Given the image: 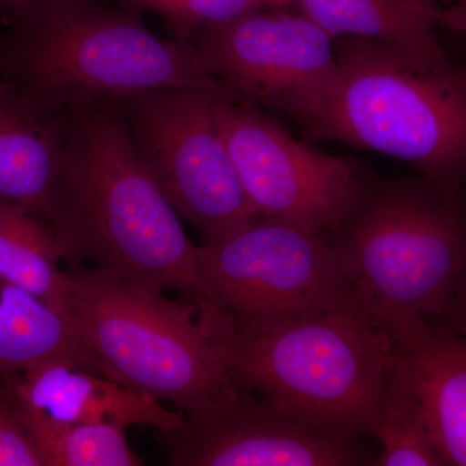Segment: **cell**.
I'll return each instance as SVG.
<instances>
[{"label": "cell", "instance_id": "cell-17", "mask_svg": "<svg viewBox=\"0 0 466 466\" xmlns=\"http://www.w3.org/2000/svg\"><path fill=\"white\" fill-rule=\"evenodd\" d=\"M63 250L51 227L29 214L0 207V279L69 312Z\"/></svg>", "mask_w": 466, "mask_h": 466}, {"label": "cell", "instance_id": "cell-18", "mask_svg": "<svg viewBox=\"0 0 466 466\" xmlns=\"http://www.w3.org/2000/svg\"><path fill=\"white\" fill-rule=\"evenodd\" d=\"M372 438L381 444L375 466H443L424 416L397 367Z\"/></svg>", "mask_w": 466, "mask_h": 466}, {"label": "cell", "instance_id": "cell-15", "mask_svg": "<svg viewBox=\"0 0 466 466\" xmlns=\"http://www.w3.org/2000/svg\"><path fill=\"white\" fill-rule=\"evenodd\" d=\"M56 359L101 372L75 319L0 279V375L23 373Z\"/></svg>", "mask_w": 466, "mask_h": 466}, {"label": "cell", "instance_id": "cell-16", "mask_svg": "<svg viewBox=\"0 0 466 466\" xmlns=\"http://www.w3.org/2000/svg\"><path fill=\"white\" fill-rule=\"evenodd\" d=\"M451 0H294L291 8L320 26L334 41L361 36L443 55L437 27Z\"/></svg>", "mask_w": 466, "mask_h": 466}, {"label": "cell", "instance_id": "cell-20", "mask_svg": "<svg viewBox=\"0 0 466 466\" xmlns=\"http://www.w3.org/2000/svg\"><path fill=\"white\" fill-rule=\"evenodd\" d=\"M131 11L150 12L164 21L177 41L191 42L208 27L265 8H291L294 0H116Z\"/></svg>", "mask_w": 466, "mask_h": 466}, {"label": "cell", "instance_id": "cell-21", "mask_svg": "<svg viewBox=\"0 0 466 466\" xmlns=\"http://www.w3.org/2000/svg\"><path fill=\"white\" fill-rule=\"evenodd\" d=\"M0 466H43L16 408L0 386Z\"/></svg>", "mask_w": 466, "mask_h": 466}, {"label": "cell", "instance_id": "cell-24", "mask_svg": "<svg viewBox=\"0 0 466 466\" xmlns=\"http://www.w3.org/2000/svg\"><path fill=\"white\" fill-rule=\"evenodd\" d=\"M33 0H0V17L5 16L9 12L23 7Z\"/></svg>", "mask_w": 466, "mask_h": 466}, {"label": "cell", "instance_id": "cell-1", "mask_svg": "<svg viewBox=\"0 0 466 466\" xmlns=\"http://www.w3.org/2000/svg\"><path fill=\"white\" fill-rule=\"evenodd\" d=\"M135 148L121 106L72 115L50 227L69 266L94 263L152 293L173 290L202 325L222 318L196 269L198 247Z\"/></svg>", "mask_w": 466, "mask_h": 466}, {"label": "cell", "instance_id": "cell-3", "mask_svg": "<svg viewBox=\"0 0 466 466\" xmlns=\"http://www.w3.org/2000/svg\"><path fill=\"white\" fill-rule=\"evenodd\" d=\"M208 334L238 388L319 433L372 437L395 358L390 333L357 294L285 323Z\"/></svg>", "mask_w": 466, "mask_h": 466}, {"label": "cell", "instance_id": "cell-14", "mask_svg": "<svg viewBox=\"0 0 466 466\" xmlns=\"http://www.w3.org/2000/svg\"><path fill=\"white\" fill-rule=\"evenodd\" d=\"M72 115L0 76V207L50 226Z\"/></svg>", "mask_w": 466, "mask_h": 466}, {"label": "cell", "instance_id": "cell-4", "mask_svg": "<svg viewBox=\"0 0 466 466\" xmlns=\"http://www.w3.org/2000/svg\"><path fill=\"white\" fill-rule=\"evenodd\" d=\"M339 85L299 122L306 142H339L466 187V66L397 43L334 41Z\"/></svg>", "mask_w": 466, "mask_h": 466}, {"label": "cell", "instance_id": "cell-11", "mask_svg": "<svg viewBox=\"0 0 466 466\" xmlns=\"http://www.w3.org/2000/svg\"><path fill=\"white\" fill-rule=\"evenodd\" d=\"M156 435L173 466H357L376 458L363 441L306 428L244 388Z\"/></svg>", "mask_w": 466, "mask_h": 466}, {"label": "cell", "instance_id": "cell-8", "mask_svg": "<svg viewBox=\"0 0 466 466\" xmlns=\"http://www.w3.org/2000/svg\"><path fill=\"white\" fill-rule=\"evenodd\" d=\"M196 269L233 330L285 323L354 294L324 235L268 218L198 247Z\"/></svg>", "mask_w": 466, "mask_h": 466}, {"label": "cell", "instance_id": "cell-6", "mask_svg": "<svg viewBox=\"0 0 466 466\" xmlns=\"http://www.w3.org/2000/svg\"><path fill=\"white\" fill-rule=\"evenodd\" d=\"M66 276L70 315L104 375L184 413L235 397L238 388L192 302L165 299L97 267L70 266Z\"/></svg>", "mask_w": 466, "mask_h": 466}, {"label": "cell", "instance_id": "cell-2", "mask_svg": "<svg viewBox=\"0 0 466 466\" xmlns=\"http://www.w3.org/2000/svg\"><path fill=\"white\" fill-rule=\"evenodd\" d=\"M2 20L0 76L61 112L122 108L137 95L174 87L238 100L205 70L191 42L158 36L142 14L121 5L33 0Z\"/></svg>", "mask_w": 466, "mask_h": 466}, {"label": "cell", "instance_id": "cell-22", "mask_svg": "<svg viewBox=\"0 0 466 466\" xmlns=\"http://www.w3.org/2000/svg\"><path fill=\"white\" fill-rule=\"evenodd\" d=\"M438 321L455 332L466 336V269L460 279L449 309H446L443 317L438 319Z\"/></svg>", "mask_w": 466, "mask_h": 466}, {"label": "cell", "instance_id": "cell-9", "mask_svg": "<svg viewBox=\"0 0 466 466\" xmlns=\"http://www.w3.org/2000/svg\"><path fill=\"white\" fill-rule=\"evenodd\" d=\"M216 112L244 191L260 216L324 236L341 222L370 167L312 148L253 104L220 97Z\"/></svg>", "mask_w": 466, "mask_h": 466}, {"label": "cell", "instance_id": "cell-13", "mask_svg": "<svg viewBox=\"0 0 466 466\" xmlns=\"http://www.w3.org/2000/svg\"><path fill=\"white\" fill-rule=\"evenodd\" d=\"M386 329L395 367L424 416L443 466H466V336L429 319Z\"/></svg>", "mask_w": 466, "mask_h": 466}, {"label": "cell", "instance_id": "cell-10", "mask_svg": "<svg viewBox=\"0 0 466 466\" xmlns=\"http://www.w3.org/2000/svg\"><path fill=\"white\" fill-rule=\"evenodd\" d=\"M202 66L232 96L299 124L339 85L334 39L293 8H265L196 34Z\"/></svg>", "mask_w": 466, "mask_h": 466}, {"label": "cell", "instance_id": "cell-7", "mask_svg": "<svg viewBox=\"0 0 466 466\" xmlns=\"http://www.w3.org/2000/svg\"><path fill=\"white\" fill-rule=\"evenodd\" d=\"M216 92L164 88L137 95L122 115L140 158L177 216L207 242L258 222L218 124ZM235 100V99H232Z\"/></svg>", "mask_w": 466, "mask_h": 466}, {"label": "cell", "instance_id": "cell-19", "mask_svg": "<svg viewBox=\"0 0 466 466\" xmlns=\"http://www.w3.org/2000/svg\"><path fill=\"white\" fill-rule=\"evenodd\" d=\"M43 466H137L126 440V429L115 424H78L29 433Z\"/></svg>", "mask_w": 466, "mask_h": 466}, {"label": "cell", "instance_id": "cell-23", "mask_svg": "<svg viewBox=\"0 0 466 466\" xmlns=\"http://www.w3.org/2000/svg\"><path fill=\"white\" fill-rule=\"evenodd\" d=\"M441 25L466 36V0H451L441 9Z\"/></svg>", "mask_w": 466, "mask_h": 466}, {"label": "cell", "instance_id": "cell-12", "mask_svg": "<svg viewBox=\"0 0 466 466\" xmlns=\"http://www.w3.org/2000/svg\"><path fill=\"white\" fill-rule=\"evenodd\" d=\"M27 435L42 429L78 424L149 426L165 431L184 419L149 395L126 388L99 370L56 359L23 373L0 375Z\"/></svg>", "mask_w": 466, "mask_h": 466}, {"label": "cell", "instance_id": "cell-5", "mask_svg": "<svg viewBox=\"0 0 466 466\" xmlns=\"http://www.w3.org/2000/svg\"><path fill=\"white\" fill-rule=\"evenodd\" d=\"M325 238L351 289L386 328L438 320L466 269V187L370 167L357 200Z\"/></svg>", "mask_w": 466, "mask_h": 466}]
</instances>
